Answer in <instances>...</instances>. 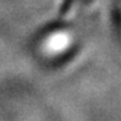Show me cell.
<instances>
[{
    "label": "cell",
    "instance_id": "cell-1",
    "mask_svg": "<svg viewBox=\"0 0 121 121\" xmlns=\"http://www.w3.org/2000/svg\"><path fill=\"white\" fill-rule=\"evenodd\" d=\"M69 43V37L65 34H56V36L51 37L47 41V46L49 51H63Z\"/></svg>",
    "mask_w": 121,
    "mask_h": 121
}]
</instances>
